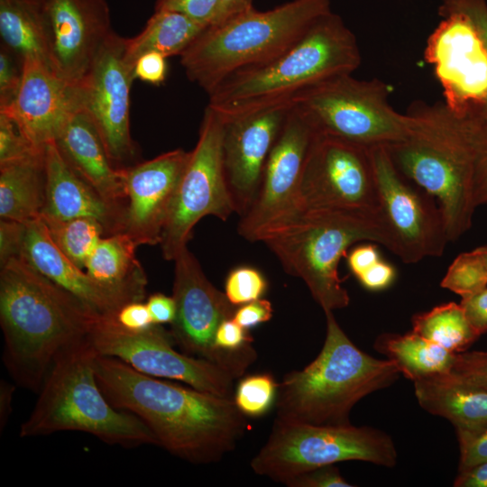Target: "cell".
Returning a JSON list of instances; mask_svg holds the SVG:
<instances>
[{
	"instance_id": "f6af8a7d",
	"label": "cell",
	"mask_w": 487,
	"mask_h": 487,
	"mask_svg": "<svg viewBox=\"0 0 487 487\" xmlns=\"http://www.w3.org/2000/svg\"><path fill=\"white\" fill-rule=\"evenodd\" d=\"M117 324L125 330L142 332L154 324L146 303L142 300L131 301L118 310L115 316Z\"/></svg>"
},
{
	"instance_id": "5bb4252c",
	"label": "cell",
	"mask_w": 487,
	"mask_h": 487,
	"mask_svg": "<svg viewBox=\"0 0 487 487\" xmlns=\"http://www.w3.org/2000/svg\"><path fill=\"white\" fill-rule=\"evenodd\" d=\"M380 211L406 263L442 255L449 242L434 198L410 184L393 163L386 146L370 148Z\"/></svg>"
},
{
	"instance_id": "f5cc1de1",
	"label": "cell",
	"mask_w": 487,
	"mask_h": 487,
	"mask_svg": "<svg viewBox=\"0 0 487 487\" xmlns=\"http://www.w3.org/2000/svg\"><path fill=\"white\" fill-rule=\"evenodd\" d=\"M146 305L154 325L161 326L173 322L176 314L173 297L163 293H153L148 297Z\"/></svg>"
},
{
	"instance_id": "74e56055",
	"label": "cell",
	"mask_w": 487,
	"mask_h": 487,
	"mask_svg": "<svg viewBox=\"0 0 487 487\" xmlns=\"http://www.w3.org/2000/svg\"><path fill=\"white\" fill-rule=\"evenodd\" d=\"M447 374L459 383L487 391V352L456 354Z\"/></svg>"
},
{
	"instance_id": "f907efd6",
	"label": "cell",
	"mask_w": 487,
	"mask_h": 487,
	"mask_svg": "<svg viewBox=\"0 0 487 487\" xmlns=\"http://www.w3.org/2000/svg\"><path fill=\"white\" fill-rule=\"evenodd\" d=\"M439 5L462 10L469 15L476 26L487 48V2L486 0H440Z\"/></svg>"
},
{
	"instance_id": "d6986e66",
	"label": "cell",
	"mask_w": 487,
	"mask_h": 487,
	"mask_svg": "<svg viewBox=\"0 0 487 487\" xmlns=\"http://www.w3.org/2000/svg\"><path fill=\"white\" fill-rule=\"evenodd\" d=\"M44 38L51 69L81 83L115 32L106 0H43Z\"/></svg>"
},
{
	"instance_id": "30bf717a",
	"label": "cell",
	"mask_w": 487,
	"mask_h": 487,
	"mask_svg": "<svg viewBox=\"0 0 487 487\" xmlns=\"http://www.w3.org/2000/svg\"><path fill=\"white\" fill-rule=\"evenodd\" d=\"M396 446L389 434L372 427L317 426L274 420L270 436L251 460L258 475L286 484L316 468L346 461L393 467Z\"/></svg>"
},
{
	"instance_id": "1f68e13d",
	"label": "cell",
	"mask_w": 487,
	"mask_h": 487,
	"mask_svg": "<svg viewBox=\"0 0 487 487\" xmlns=\"http://www.w3.org/2000/svg\"><path fill=\"white\" fill-rule=\"evenodd\" d=\"M411 323L412 331L454 354L465 352L480 337L460 303L448 302L416 314Z\"/></svg>"
},
{
	"instance_id": "4316f807",
	"label": "cell",
	"mask_w": 487,
	"mask_h": 487,
	"mask_svg": "<svg viewBox=\"0 0 487 487\" xmlns=\"http://www.w3.org/2000/svg\"><path fill=\"white\" fill-rule=\"evenodd\" d=\"M44 150L0 165V217L27 223L40 218L45 205Z\"/></svg>"
},
{
	"instance_id": "603a6c76",
	"label": "cell",
	"mask_w": 487,
	"mask_h": 487,
	"mask_svg": "<svg viewBox=\"0 0 487 487\" xmlns=\"http://www.w3.org/2000/svg\"><path fill=\"white\" fill-rule=\"evenodd\" d=\"M21 258L100 317L115 318L124 304L134 301L95 281L74 264L52 241L42 219L25 223Z\"/></svg>"
},
{
	"instance_id": "2e32d148",
	"label": "cell",
	"mask_w": 487,
	"mask_h": 487,
	"mask_svg": "<svg viewBox=\"0 0 487 487\" xmlns=\"http://www.w3.org/2000/svg\"><path fill=\"white\" fill-rule=\"evenodd\" d=\"M438 14L442 20L424 56L441 84L444 104L456 115L487 112V48L467 14L444 5Z\"/></svg>"
},
{
	"instance_id": "db71d44e",
	"label": "cell",
	"mask_w": 487,
	"mask_h": 487,
	"mask_svg": "<svg viewBox=\"0 0 487 487\" xmlns=\"http://www.w3.org/2000/svg\"><path fill=\"white\" fill-rule=\"evenodd\" d=\"M455 487H487V461L458 471L454 481Z\"/></svg>"
},
{
	"instance_id": "7a4b0ae2",
	"label": "cell",
	"mask_w": 487,
	"mask_h": 487,
	"mask_svg": "<svg viewBox=\"0 0 487 487\" xmlns=\"http://www.w3.org/2000/svg\"><path fill=\"white\" fill-rule=\"evenodd\" d=\"M103 317L23 258L0 271L3 362L20 386L39 392L58 357Z\"/></svg>"
},
{
	"instance_id": "d6a6232c",
	"label": "cell",
	"mask_w": 487,
	"mask_h": 487,
	"mask_svg": "<svg viewBox=\"0 0 487 487\" xmlns=\"http://www.w3.org/2000/svg\"><path fill=\"white\" fill-rule=\"evenodd\" d=\"M41 218L57 247L83 270L87 259L99 240L106 235L103 225L91 218L80 217L63 221Z\"/></svg>"
},
{
	"instance_id": "ac0fdd59",
	"label": "cell",
	"mask_w": 487,
	"mask_h": 487,
	"mask_svg": "<svg viewBox=\"0 0 487 487\" xmlns=\"http://www.w3.org/2000/svg\"><path fill=\"white\" fill-rule=\"evenodd\" d=\"M124 38L114 32L81 81L84 110L93 121L116 169L134 162L137 149L130 132V88L133 69L124 59Z\"/></svg>"
},
{
	"instance_id": "f546056e",
	"label": "cell",
	"mask_w": 487,
	"mask_h": 487,
	"mask_svg": "<svg viewBox=\"0 0 487 487\" xmlns=\"http://www.w3.org/2000/svg\"><path fill=\"white\" fill-rule=\"evenodd\" d=\"M206 28L181 13L155 10L139 34L124 39V59L133 69L136 60L147 52L166 58L180 56Z\"/></svg>"
},
{
	"instance_id": "ffe728a7",
	"label": "cell",
	"mask_w": 487,
	"mask_h": 487,
	"mask_svg": "<svg viewBox=\"0 0 487 487\" xmlns=\"http://www.w3.org/2000/svg\"><path fill=\"white\" fill-rule=\"evenodd\" d=\"M291 106H272L224 122L225 174L240 216L256 197L265 163Z\"/></svg>"
},
{
	"instance_id": "816d5d0a",
	"label": "cell",
	"mask_w": 487,
	"mask_h": 487,
	"mask_svg": "<svg viewBox=\"0 0 487 487\" xmlns=\"http://www.w3.org/2000/svg\"><path fill=\"white\" fill-rule=\"evenodd\" d=\"M346 258L348 268L356 278L381 259L375 243L372 242L355 246Z\"/></svg>"
},
{
	"instance_id": "681fc988",
	"label": "cell",
	"mask_w": 487,
	"mask_h": 487,
	"mask_svg": "<svg viewBox=\"0 0 487 487\" xmlns=\"http://www.w3.org/2000/svg\"><path fill=\"white\" fill-rule=\"evenodd\" d=\"M460 304L474 330L480 335L487 333V287L461 299Z\"/></svg>"
},
{
	"instance_id": "b9f144b4",
	"label": "cell",
	"mask_w": 487,
	"mask_h": 487,
	"mask_svg": "<svg viewBox=\"0 0 487 487\" xmlns=\"http://www.w3.org/2000/svg\"><path fill=\"white\" fill-rule=\"evenodd\" d=\"M289 487H352L334 464L308 471L289 481Z\"/></svg>"
},
{
	"instance_id": "83f0119b",
	"label": "cell",
	"mask_w": 487,
	"mask_h": 487,
	"mask_svg": "<svg viewBox=\"0 0 487 487\" xmlns=\"http://www.w3.org/2000/svg\"><path fill=\"white\" fill-rule=\"evenodd\" d=\"M136 247L124 232L105 235L87 259L84 270L97 283L134 301L143 300L147 278L136 259Z\"/></svg>"
},
{
	"instance_id": "e575fe53",
	"label": "cell",
	"mask_w": 487,
	"mask_h": 487,
	"mask_svg": "<svg viewBox=\"0 0 487 487\" xmlns=\"http://www.w3.org/2000/svg\"><path fill=\"white\" fill-rule=\"evenodd\" d=\"M279 383L271 373H255L241 379L234 389V401L246 417L265 415L275 404Z\"/></svg>"
},
{
	"instance_id": "484cf974",
	"label": "cell",
	"mask_w": 487,
	"mask_h": 487,
	"mask_svg": "<svg viewBox=\"0 0 487 487\" xmlns=\"http://www.w3.org/2000/svg\"><path fill=\"white\" fill-rule=\"evenodd\" d=\"M414 389L420 407L450 421L456 435L487 427V391L459 383L447 373L417 381Z\"/></svg>"
},
{
	"instance_id": "680465c9",
	"label": "cell",
	"mask_w": 487,
	"mask_h": 487,
	"mask_svg": "<svg viewBox=\"0 0 487 487\" xmlns=\"http://www.w3.org/2000/svg\"><path fill=\"white\" fill-rule=\"evenodd\" d=\"M479 252L482 255L487 265V244L478 247Z\"/></svg>"
},
{
	"instance_id": "9f6ffc18",
	"label": "cell",
	"mask_w": 487,
	"mask_h": 487,
	"mask_svg": "<svg viewBox=\"0 0 487 487\" xmlns=\"http://www.w3.org/2000/svg\"><path fill=\"white\" fill-rule=\"evenodd\" d=\"M473 194L477 207L487 204V143L482 149L476 164Z\"/></svg>"
},
{
	"instance_id": "ee69618b",
	"label": "cell",
	"mask_w": 487,
	"mask_h": 487,
	"mask_svg": "<svg viewBox=\"0 0 487 487\" xmlns=\"http://www.w3.org/2000/svg\"><path fill=\"white\" fill-rule=\"evenodd\" d=\"M25 227V223L1 219L0 265H4L13 258L21 257Z\"/></svg>"
},
{
	"instance_id": "c3c4849f",
	"label": "cell",
	"mask_w": 487,
	"mask_h": 487,
	"mask_svg": "<svg viewBox=\"0 0 487 487\" xmlns=\"http://www.w3.org/2000/svg\"><path fill=\"white\" fill-rule=\"evenodd\" d=\"M396 270L389 262L381 259L356 279L360 284L371 291L388 289L396 280Z\"/></svg>"
},
{
	"instance_id": "7402d4cb",
	"label": "cell",
	"mask_w": 487,
	"mask_h": 487,
	"mask_svg": "<svg viewBox=\"0 0 487 487\" xmlns=\"http://www.w3.org/2000/svg\"><path fill=\"white\" fill-rule=\"evenodd\" d=\"M189 152L175 149L124 170L123 231L139 245L160 244Z\"/></svg>"
},
{
	"instance_id": "836d02e7",
	"label": "cell",
	"mask_w": 487,
	"mask_h": 487,
	"mask_svg": "<svg viewBox=\"0 0 487 487\" xmlns=\"http://www.w3.org/2000/svg\"><path fill=\"white\" fill-rule=\"evenodd\" d=\"M440 285L461 299L487 287V265L478 248L460 253L448 267Z\"/></svg>"
},
{
	"instance_id": "9c48e42d",
	"label": "cell",
	"mask_w": 487,
	"mask_h": 487,
	"mask_svg": "<svg viewBox=\"0 0 487 487\" xmlns=\"http://www.w3.org/2000/svg\"><path fill=\"white\" fill-rule=\"evenodd\" d=\"M390 92L381 80L345 74L306 88L291 104L317 135L366 148L388 146L407 140L413 129L409 115L390 105Z\"/></svg>"
},
{
	"instance_id": "7bdbcfd3",
	"label": "cell",
	"mask_w": 487,
	"mask_h": 487,
	"mask_svg": "<svg viewBox=\"0 0 487 487\" xmlns=\"http://www.w3.org/2000/svg\"><path fill=\"white\" fill-rule=\"evenodd\" d=\"M253 338L234 318L224 320L218 326L215 335L217 349L225 352H237L252 346Z\"/></svg>"
},
{
	"instance_id": "d4e9b609",
	"label": "cell",
	"mask_w": 487,
	"mask_h": 487,
	"mask_svg": "<svg viewBox=\"0 0 487 487\" xmlns=\"http://www.w3.org/2000/svg\"><path fill=\"white\" fill-rule=\"evenodd\" d=\"M54 142L79 177L106 201L124 212V169L114 166L97 129L84 109L70 119Z\"/></svg>"
},
{
	"instance_id": "6f0895ef",
	"label": "cell",
	"mask_w": 487,
	"mask_h": 487,
	"mask_svg": "<svg viewBox=\"0 0 487 487\" xmlns=\"http://www.w3.org/2000/svg\"><path fill=\"white\" fill-rule=\"evenodd\" d=\"M14 386L6 381L0 382V429H3L7 425L13 408V396Z\"/></svg>"
},
{
	"instance_id": "d590c367",
	"label": "cell",
	"mask_w": 487,
	"mask_h": 487,
	"mask_svg": "<svg viewBox=\"0 0 487 487\" xmlns=\"http://www.w3.org/2000/svg\"><path fill=\"white\" fill-rule=\"evenodd\" d=\"M267 287V280L260 271L250 266H240L227 275L225 294L233 305L240 306L261 299Z\"/></svg>"
},
{
	"instance_id": "4fadbf2b",
	"label": "cell",
	"mask_w": 487,
	"mask_h": 487,
	"mask_svg": "<svg viewBox=\"0 0 487 487\" xmlns=\"http://www.w3.org/2000/svg\"><path fill=\"white\" fill-rule=\"evenodd\" d=\"M88 338L99 355L118 359L145 375L234 398L235 378L229 371L211 361L179 353L159 325L132 332L121 327L115 318L99 317Z\"/></svg>"
},
{
	"instance_id": "4dcf8cb0",
	"label": "cell",
	"mask_w": 487,
	"mask_h": 487,
	"mask_svg": "<svg viewBox=\"0 0 487 487\" xmlns=\"http://www.w3.org/2000/svg\"><path fill=\"white\" fill-rule=\"evenodd\" d=\"M0 35L2 44L23 60H37L51 68L43 0H0Z\"/></svg>"
},
{
	"instance_id": "277c9868",
	"label": "cell",
	"mask_w": 487,
	"mask_h": 487,
	"mask_svg": "<svg viewBox=\"0 0 487 487\" xmlns=\"http://www.w3.org/2000/svg\"><path fill=\"white\" fill-rule=\"evenodd\" d=\"M361 61L354 34L331 12L279 56L225 78L207 94V106L226 122L291 104L299 93L317 83L352 74Z\"/></svg>"
},
{
	"instance_id": "ab89813d",
	"label": "cell",
	"mask_w": 487,
	"mask_h": 487,
	"mask_svg": "<svg viewBox=\"0 0 487 487\" xmlns=\"http://www.w3.org/2000/svg\"><path fill=\"white\" fill-rule=\"evenodd\" d=\"M216 9L217 0H157L155 5V10L181 13L205 27L213 24Z\"/></svg>"
},
{
	"instance_id": "8992f818",
	"label": "cell",
	"mask_w": 487,
	"mask_h": 487,
	"mask_svg": "<svg viewBox=\"0 0 487 487\" xmlns=\"http://www.w3.org/2000/svg\"><path fill=\"white\" fill-rule=\"evenodd\" d=\"M284 271L300 278L324 312L349 305L338 266L360 242L380 244L395 254L392 235L378 211L304 209L265 232L260 239Z\"/></svg>"
},
{
	"instance_id": "11a10c76",
	"label": "cell",
	"mask_w": 487,
	"mask_h": 487,
	"mask_svg": "<svg viewBox=\"0 0 487 487\" xmlns=\"http://www.w3.org/2000/svg\"><path fill=\"white\" fill-rule=\"evenodd\" d=\"M253 0H217V9L211 26L219 25L251 9Z\"/></svg>"
},
{
	"instance_id": "8d00e7d4",
	"label": "cell",
	"mask_w": 487,
	"mask_h": 487,
	"mask_svg": "<svg viewBox=\"0 0 487 487\" xmlns=\"http://www.w3.org/2000/svg\"><path fill=\"white\" fill-rule=\"evenodd\" d=\"M44 147L34 146L13 117L0 111V165L26 158Z\"/></svg>"
},
{
	"instance_id": "52a82bcc",
	"label": "cell",
	"mask_w": 487,
	"mask_h": 487,
	"mask_svg": "<svg viewBox=\"0 0 487 487\" xmlns=\"http://www.w3.org/2000/svg\"><path fill=\"white\" fill-rule=\"evenodd\" d=\"M97 355L87 337L58 357L32 413L21 426V437L79 431L126 448L157 446L153 434L138 417L115 408L104 395L96 376Z\"/></svg>"
},
{
	"instance_id": "8fae6325",
	"label": "cell",
	"mask_w": 487,
	"mask_h": 487,
	"mask_svg": "<svg viewBox=\"0 0 487 487\" xmlns=\"http://www.w3.org/2000/svg\"><path fill=\"white\" fill-rule=\"evenodd\" d=\"M223 135L224 122L207 106L161 233L160 246L167 261H174L187 246L204 216L225 221L235 212L225 174Z\"/></svg>"
},
{
	"instance_id": "cb8c5ba5",
	"label": "cell",
	"mask_w": 487,
	"mask_h": 487,
	"mask_svg": "<svg viewBox=\"0 0 487 487\" xmlns=\"http://www.w3.org/2000/svg\"><path fill=\"white\" fill-rule=\"evenodd\" d=\"M44 156L46 196L41 217L60 221L91 218L103 225L106 235L123 231L124 212L106 201L79 177L54 142L45 145Z\"/></svg>"
},
{
	"instance_id": "bcb514c9",
	"label": "cell",
	"mask_w": 487,
	"mask_h": 487,
	"mask_svg": "<svg viewBox=\"0 0 487 487\" xmlns=\"http://www.w3.org/2000/svg\"><path fill=\"white\" fill-rule=\"evenodd\" d=\"M166 57L158 52L142 55L133 67L134 78L152 85L162 84L167 77Z\"/></svg>"
},
{
	"instance_id": "ba28073f",
	"label": "cell",
	"mask_w": 487,
	"mask_h": 487,
	"mask_svg": "<svg viewBox=\"0 0 487 487\" xmlns=\"http://www.w3.org/2000/svg\"><path fill=\"white\" fill-rule=\"evenodd\" d=\"M331 12L330 0H292L264 12L252 7L207 27L181 53L180 63L208 94L231 74L284 52Z\"/></svg>"
},
{
	"instance_id": "7dc6e473",
	"label": "cell",
	"mask_w": 487,
	"mask_h": 487,
	"mask_svg": "<svg viewBox=\"0 0 487 487\" xmlns=\"http://www.w3.org/2000/svg\"><path fill=\"white\" fill-rule=\"evenodd\" d=\"M273 308L270 300L258 299L236 308L233 317L245 329L254 327L271 319Z\"/></svg>"
},
{
	"instance_id": "f1b7e54d",
	"label": "cell",
	"mask_w": 487,
	"mask_h": 487,
	"mask_svg": "<svg viewBox=\"0 0 487 487\" xmlns=\"http://www.w3.org/2000/svg\"><path fill=\"white\" fill-rule=\"evenodd\" d=\"M373 348L393 362L400 374L413 382L448 373L456 355L414 331L404 335L382 333L376 337Z\"/></svg>"
},
{
	"instance_id": "7c38bea8",
	"label": "cell",
	"mask_w": 487,
	"mask_h": 487,
	"mask_svg": "<svg viewBox=\"0 0 487 487\" xmlns=\"http://www.w3.org/2000/svg\"><path fill=\"white\" fill-rule=\"evenodd\" d=\"M173 262L176 314L170 324L171 337L184 354L217 363L234 378L242 376L256 360V351L250 346L225 352L215 345L219 325L234 317L235 306L208 280L188 246Z\"/></svg>"
},
{
	"instance_id": "44dd1931",
	"label": "cell",
	"mask_w": 487,
	"mask_h": 487,
	"mask_svg": "<svg viewBox=\"0 0 487 487\" xmlns=\"http://www.w3.org/2000/svg\"><path fill=\"white\" fill-rule=\"evenodd\" d=\"M82 109L81 83L60 77L37 60L25 59L18 94L9 106L0 111L13 117L34 146L43 148L54 142Z\"/></svg>"
},
{
	"instance_id": "9a60e30c",
	"label": "cell",
	"mask_w": 487,
	"mask_h": 487,
	"mask_svg": "<svg viewBox=\"0 0 487 487\" xmlns=\"http://www.w3.org/2000/svg\"><path fill=\"white\" fill-rule=\"evenodd\" d=\"M304 209L380 210L370 148L317 135L299 184Z\"/></svg>"
},
{
	"instance_id": "60d3db41",
	"label": "cell",
	"mask_w": 487,
	"mask_h": 487,
	"mask_svg": "<svg viewBox=\"0 0 487 487\" xmlns=\"http://www.w3.org/2000/svg\"><path fill=\"white\" fill-rule=\"evenodd\" d=\"M459 470H465L487 461V427L473 434H458Z\"/></svg>"
},
{
	"instance_id": "f35d334b",
	"label": "cell",
	"mask_w": 487,
	"mask_h": 487,
	"mask_svg": "<svg viewBox=\"0 0 487 487\" xmlns=\"http://www.w3.org/2000/svg\"><path fill=\"white\" fill-rule=\"evenodd\" d=\"M23 60L5 45L0 49V109L15 99L23 79Z\"/></svg>"
},
{
	"instance_id": "e0dca14e",
	"label": "cell",
	"mask_w": 487,
	"mask_h": 487,
	"mask_svg": "<svg viewBox=\"0 0 487 487\" xmlns=\"http://www.w3.org/2000/svg\"><path fill=\"white\" fill-rule=\"evenodd\" d=\"M317 135L291 106L265 163L256 197L239 221L242 237L260 241L265 232L299 211L303 168Z\"/></svg>"
},
{
	"instance_id": "6da1fadb",
	"label": "cell",
	"mask_w": 487,
	"mask_h": 487,
	"mask_svg": "<svg viewBox=\"0 0 487 487\" xmlns=\"http://www.w3.org/2000/svg\"><path fill=\"white\" fill-rule=\"evenodd\" d=\"M96 376L112 406L138 417L157 446L189 463L219 462L248 428L234 399L145 375L118 359L98 354Z\"/></svg>"
},
{
	"instance_id": "5b68a950",
	"label": "cell",
	"mask_w": 487,
	"mask_h": 487,
	"mask_svg": "<svg viewBox=\"0 0 487 487\" xmlns=\"http://www.w3.org/2000/svg\"><path fill=\"white\" fill-rule=\"evenodd\" d=\"M326 334L317 356L305 368L284 375L275 401L276 419L317 426L351 425L350 413L367 395L400 377L396 364L359 349L333 311L325 312Z\"/></svg>"
},
{
	"instance_id": "3957f363",
	"label": "cell",
	"mask_w": 487,
	"mask_h": 487,
	"mask_svg": "<svg viewBox=\"0 0 487 487\" xmlns=\"http://www.w3.org/2000/svg\"><path fill=\"white\" fill-rule=\"evenodd\" d=\"M412 133L386 146L399 171L436 198L449 242L467 232L477 208L474 177L487 143V112L456 115L445 104L413 105Z\"/></svg>"
}]
</instances>
